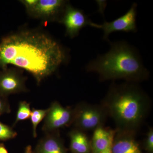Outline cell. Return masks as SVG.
<instances>
[{
  "instance_id": "cell-22",
  "label": "cell",
  "mask_w": 153,
  "mask_h": 153,
  "mask_svg": "<svg viewBox=\"0 0 153 153\" xmlns=\"http://www.w3.org/2000/svg\"><path fill=\"white\" fill-rule=\"evenodd\" d=\"M112 143L106 149H105L104 151L101 153H111V147Z\"/></svg>"
},
{
  "instance_id": "cell-11",
  "label": "cell",
  "mask_w": 153,
  "mask_h": 153,
  "mask_svg": "<svg viewBox=\"0 0 153 153\" xmlns=\"http://www.w3.org/2000/svg\"><path fill=\"white\" fill-rule=\"evenodd\" d=\"M36 153H67L59 131L45 133L38 142Z\"/></svg>"
},
{
  "instance_id": "cell-4",
  "label": "cell",
  "mask_w": 153,
  "mask_h": 153,
  "mask_svg": "<svg viewBox=\"0 0 153 153\" xmlns=\"http://www.w3.org/2000/svg\"><path fill=\"white\" fill-rule=\"evenodd\" d=\"M72 124L84 132L94 131L104 126L108 114L103 105L80 102L74 108Z\"/></svg>"
},
{
  "instance_id": "cell-17",
  "label": "cell",
  "mask_w": 153,
  "mask_h": 153,
  "mask_svg": "<svg viewBox=\"0 0 153 153\" xmlns=\"http://www.w3.org/2000/svg\"><path fill=\"white\" fill-rule=\"evenodd\" d=\"M10 105L7 97L0 95V116L11 112Z\"/></svg>"
},
{
  "instance_id": "cell-3",
  "label": "cell",
  "mask_w": 153,
  "mask_h": 153,
  "mask_svg": "<svg viewBox=\"0 0 153 153\" xmlns=\"http://www.w3.org/2000/svg\"><path fill=\"white\" fill-rule=\"evenodd\" d=\"M110 44L109 51L91 60L86 66V71L98 74L101 81L123 79L137 83L148 79L149 71L134 47L125 41Z\"/></svg>"
},
{
  "instance_id": "cell-1",
  "label": "cell",
  "mask_w": 153,
  "mask_h": 153,
  "mask_svg": "<svg viewBox=\"0 0 153 153\" xmlns=\"http://www.w3.org/2000/svg\"><path fill=\"white\" fill-rule=\"evenodd\" d=\"M67 58L66 49L58 41L35 30L12 33L0 42V69L12 65L25 69L38 85L55 73Z\"/></svg>"
},
{
  "instance_id": "cell-16",
  "label": "cell",
  "mask_w": 153,
  "mask_h": 153,
  "mask_svg": "<svg viewBox=\"0 0 153 153\" xmlns=\"http://www.w3.org/2000/svg\"><path fill=\"white\" fill-rule=\"evenodd\" d=\"M16 132L12 127L0 121V141L8 140L17 137Z\"/></svg>"
},
{
  "instance_id": "cell-5",
  "label": "cell",
  "mask_w": 153,
  "mask_h": 153,
  "mask_svg": "<svg viewBox=\"0 0 153 153\" xmlns=\"http://www.w3.org/2000/svg\"><path fill=\"white\" fill-rule=\"evenodd\" d=\"M74 108L62 106L58 102H52L44 118L42 130L45 133L58 131L72 124Z\"/></svg>"
},
{
  "instance_id": "cell-20",
  "label": "cell",
  "mask_w": 153,
  "mask_h": 153,
  "mask_svg": "<svg viewBox=\"0 0 153 153\" xmlns=\"http://www.w3.org/2000/svg\"><path fill=\"white\" fill-rule=\"evenodd\" d=\"M0 153H8L5 145L2 143H0Z\"/></svg>"
},
{
  "instance_id": "cell-19",
  "label": "cell",
  "mask_w": 153,
  "mask_h": 153,
  "mask_svg": "<svg viewBox=\"0 0 153 153\" xmlns=\"http://www.w3.org/2000/svg\"><path fill=\"white\" fill-rule=\"evenodd\" d=\"M20 1L25 6L27 12L30 15L38 4V0H22Z\"/></svg>"
},
{
  "instance_id": "cell-21",
  "label": "cell",
  "mask_w": 153,
  "mask_h": 153,
  "mask_svg": "<svg viewBox=\"0 0 153 153\" xmlns=\"http://www.w3.org/2000/svg\"><path fill=\"white\" fill-rule=\"evenodd\" d=\"M25 153H36L33 152L31 146L29 145L25 148Z\"/></svg>"
},
{
  "instance_id": "cell-18",
  "label": "cell",
  "mask_w": 153,
  "mask_h": 153,
  "mask_svg": "<svg viewBox=\"0 0 153 153\" xmlns=\"http://www.w3.org/2000/svg\"><path fill=\"white\" fill-rule=\"evenodd\" d=\"M145 148L146 150L150 153L153 152V129H149L145 140Z\"/></svg>"
},
{
  "instance_id": "cell-12",
  "label": "cell",
  "mask_w": 153,
  "mask_h": 153,
  "mask_svg": "<svg viewBox=\"0 0 153 153\" xmlns=\"http://www.w3.org/2000/svg\"><path fill=\"white\" fill-rule=\"evenodd\" d=\"M115 130L101 126L94 131L91 142L90 153H101L112 143Z\"/></svg>"
},
{
  "instance_id": "cell-7",
  "label": "cell",
  "mask_w": 153,
  "mask_h": 153,
  "mask_svg": "<svg viewBox=\"0 0 153 153\" xmlns=\"http://www.w3.org/2000/svg\"><path fill=\"white\" fill-rule=\"evenodd\" d=\"M58 22L64 25L66 36L71 38L78 36L81 29L88 26L91 27L93 23L82 10L72 7L69 3Z\"/></svg>"
},
{
  "instance_id": "cell-9",
  "label": "cell",
  "mask_w": 153,
  "mask_h": 153,
  "mask_svg": "<svg viewBox=\"0 0 153 153\" xmlns=\"http://www.w3.org/2000/svg\"><path fill=\"white\" fill-rule=\"evenodd\" d=\"M68 3L63 0H38V4L30 15L45 21L59 22Z\"/></svg>"
},
{
  "instance_id": "cell-14",
  "label": "cell",
  "mask_w": 153,
  "mask_h": 153,
  "mask_svg": "<svg viewBox=\"0 0 153 153\" xmlns=\"http://www.w3.org/2000/svg\"><path fill=\"white\" fill-rule=\"evenodd\" d=\"M32 109L30 108V104L26 101H22L19 102V107L16 116V118L13 126L14 127L20 121L27 120L30 119Z\"/></svg>"
},
{
  "instance_id": "cell-6",
  "label": "cell",
  "mask_w": 153,
  "mask_h": 153,
  "mask_svg": "<svg viewBox=\"0 0 153 153\" xmlns=\"http://www.w3.org/2000/svg\"><path fill=\"white\" fill-rule=\"evenodd\" d=\"M137 5L134 3L124 15L113 21L107 22L101 25L93 23L91 27L101 29L103 31V39L107 40L111 33L116 32L136 33L137 31L136 24Z\"/></svg>"
},
{
  "instance_id": "cell-2",
  "label": "cell",
  "mask_w": 153,
  "mask_h": 153,
  "mask_svg": "<svg viewBox=\"0 0 153 153\" xmlns=\"http://www.w3.org/2000/svg\"><path fill=\"white\" fill-rule=\"evenodd\" d=\"M102 104L117 130L136 134L148 114L150 101L136 83L126 82L111 85Z\"/></svg>"
},
{
  "instance_id": "cell-8",
  "label": "cell",
  "mask_w": 153,
  "mask_h": 153,
  "mask_svg": "<svg viewBox=\"0 0 153 153\" xmlns=\"http://www.w3.org/2000/svg\"><path fill=\"white\" fill-rule=\"evenodd\" d=\"M26 78L18 68L0 69V95L8 97L12 94L26 92Z\"/></svg>"
},
{
  "instance_id": "cell-10",
  "label": "cell",
  "mask_w": 153,
  "mask_h": 153,
  "mask_svg": "<svg viewBox=\"0 0 153 153\" xmlns=\"http://www.w3.org/2000/svg\"><path fill=\"white\" fill-rule=\"evenodd\" d=\"M135 133L115 129L111 145L112 153H143L136 140Z\"/></svg>"
},
{
  "instance_id": "cell-15",
  "label": "cell",
  "mask_w": 153,
  "mask_h": 153,
  "mask_svg": "<svg viewBox=\"0 0 153 153\" xmlns=\"http://www.w3.org/2000/svg\"><path fill=\"white\" fill-rule=\"evenodd\" d=\"M48 111V108L46 109H36L33 108L32 110L30 119L33 126V135L34 138L37 137V128L38 125L44 118Z\"/></svg>"
},
{
  "instance_id": "cell-13",
  "label": "cell",
  "mask_w": 153,
  "mask_h": 153,
  "mask_svg": "<svg viewBox=\"0 0 153 153\" xmlns=\"http://www.w3.org/2000/svg\"><path fill=\"white\" fill-rule=\"evenodd\" d=\"M72 153H90V140L85 132L75 128L68 133Z\"/></svg>"
}]
</instances>
